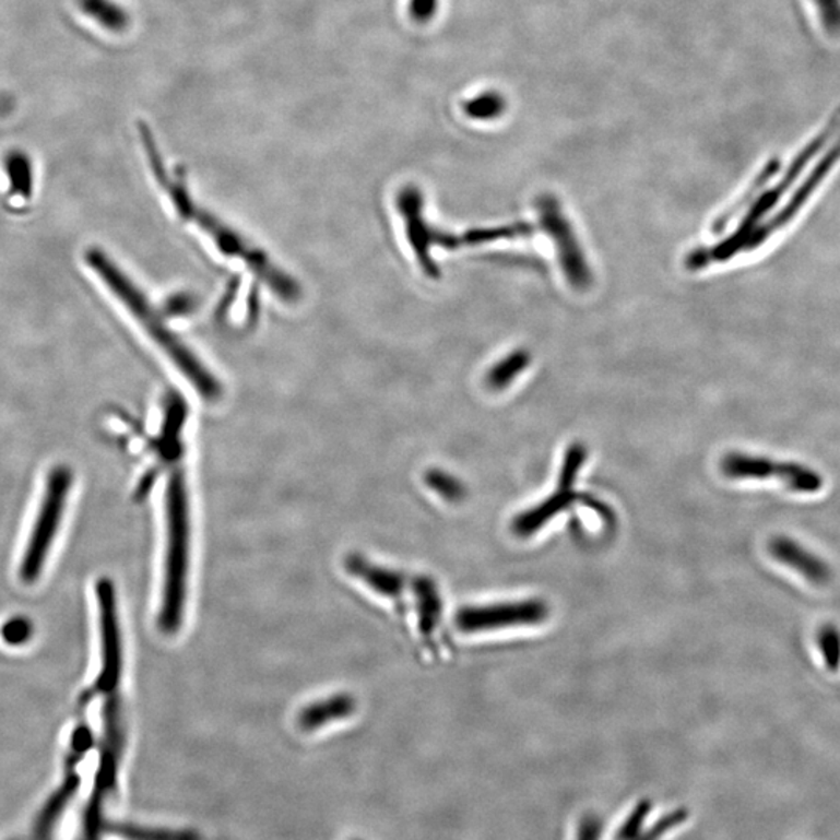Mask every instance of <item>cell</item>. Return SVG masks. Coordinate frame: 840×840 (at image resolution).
Returning a JSON list of instances; mask_svg holds the SVG:
<instances>
[{
	"mask_svg": "<svg viewBox=\"0 0 840 840\" xmlns=\"http://www.w3.org/2000/svg\"><path fill=\"white\" fill-rule=\"evenodd\" d=\"M537 209L542 227L556 244L557 256H559L565 277L576 289L582 292V289L589 288L592 285V271L587 265L585 257L582 255L578 240H576L573 227L565 218L556 198L552 196L539 198Z\"/></svg>",
	"mask_w": 840,
	"mask_h": 840,
	"instance_id": "cell-6",
	"label": "cell"
},
{
	"mask_svg": "<svg viewBox=\"0 0 840 840\" xmlns=\"http://www.w3.org/2000/svg\"><path fill=\"white\" fill-rule=\"evenodd\" d=\"M354 711L355 700L352 699V696H332L330 699L319 700V702L304 708L297 721H299L300 729L311 732V730L324 727L332 721L351 717Z\"/></svg>",
	"mask_w": 840,
	"mask_h": 840,
	"instance_id": "cell-10",
	"label": "cell"
},
{
	"mask_svg": "<svg viewBox=\"0 0 840 840\" xmlns=\"http://www.w3.org/2000/svg\"><path fill=\"white\" fill-rule=\"evenodd\" d=\"M79 777H69V779L66 780L64 786L61 788V791L50 800L49 805H47V808L44 809L42 821H39V840L47 839V832L50 830V825L54 824L55 819L58 817V814H60L61 809L64 808L66 803H68L69 798L72 797L73 792H75L76 788H79Z\"/></svg>",
	"mask_w": 840,
	"mask_h": 840,
	"instance_id": "cell-19",
	"label": "cell"
},
{
	"mask_svg": "<svg viewBox=\"0 0 840 840\" xmlns=\"http://www.w3.org/2000/svg\"><path fill=\"white\" fill-rule=\"evenodd\" d=\"M508 103H506L505 95L497 93V91H487L475 95V97L468 98L462 103V111L469 119L473 120H495L500 119L502 114L506 113Z\"/></svg>",
	"mask_w": 840,
	"mask_h": 840,
	"instance_id": "cell-14",
	"label": "cell"
},
{
	"mask_svg": "<svg viewBox=\"0 0 840 840\" xmlns=\"http://www.w3.org/2000/svg\"><path fill=\"white\" fill-rule=\"evenodd\" d=\"M427 484L430 489L441 495L447 501H460L465 495L464 486L449 473L442 471L428 472Z\"/></svg>",
	"mask_w": 840,
	"mask_h": 840,
	"instance_id": "cell-22",
	"label": "cell"
},
{
	"mask_svg": "<svg viewBox=\"0 0 840 840\" xmlns=\"http://www.w3.org/2000/svg\"><path fill=\"white\" fill-rule=\"evenodd\" d=\"M91 746V732L86 727H80L73 736V752L83 754Z\"/></svg>",
	"mask_w": 840,
	"mask_h": 840,
	"instance_id": "cell-25",
	"label": "cell"
},
{
	"mask_svg": "<svg viewBox=\"0 0 840 840\" xmlns=\"http://www.w3.org/2000/svg\"><path fill=\"white\" fill-rule=\"evenodd\" d=\"M548 616L549 605L545 601L527 600L461 608L454 618V625L461 632L476 634L506 627L537 626Z\"/></svg>",
	"mask_w": 840,
	"mask_h": 840,
	"instance_id": "cell-7",
	"label": "cell"
},
{
	"mask_svg": "<svg viewBox=\"0 0 840 840\" xmlns=\"http://www.w3.org/2000/svg\"><path fill=\"white\" fill-rule=\"evenodd\" d=\"M87 262L97 271L98 276L109 285V288L133 311L134 317L149 330L153 340L175 359L176 365L182 372H186L198 391L205 399H215L220 394V387L214 377L209 376L208 370L187 351L185 344L179 343L174 333L165 328L164 322L157 317L152 306L146 303L145 297L139 293V289H135L134 285L100 251L87 252Z\"/></svg>",
	"mask_w": 840,
	"mask_h": 840,
	"instance_id": "cell-1",
	"label": "cell"
},
{
	"mask_svg": "<svg viewBox=\"0 0 840 840\" xmlns=\"http://www.w3.org/2000/svg\"><path fill=\"white\" fill-rule=\"evenodd\" d=\"M352 573L359 576L366 584L372 587L379 593L388 596H398L403 590V578L384 568L366 563L365 559H351Z\"/></svg>",
	"mask_w": 840,
	"mask_h": 840,
	"instance_id": "cell-11",
	"label": "cell"
},
{
	"mask_svg": "<svg viewBox=\"0 0 840 840\" xmlns=\"http://www.w3.org/2000/svg\"><path fill=\"white\" fill-rule=\"evenodd\" d=\"M79 3L84 14L93 17L106 31L122 33L130 27V14L113 0H79Z\"/></svg>",
	"mask_w": 840,
	"mask_h": 840,
	"instance_id": "cell-12",
	"label": "cell"
},
{
	"mask_svg": "<svg viewBox=\"0 0 840 840\" xmlns=\"http://www.w3.org/2000/svg\"><path fill=\"white\" fill-rule=\"evenodd\" d=\"M416 593L419 598L421 626L425 632H430L438 625L441 615V600L438 589L428 579L422 578L416 582Z\"/></svg>",
	"mask_w": 840,
	"mask_h": 840,
	"instance_id": "cell-16",
	"label": "cell"
},
{
	"mask_svg": "<svg viewBox=\"0 0 840 840\" xmlns=\"http://www.w3.org/2000/svg\"><path fill=\"white\" fill-rule=\"evenodd\" d=\"M721 471L730 480H777L798 494H816L824 487V478L813 469L754 454L729 453L721 462Z\"/></svg>",
	"mask_w": 840,
	"mask_h": 840,
	"instance_id": "cell-4",
	"label": "cell"
},
{
	"mask_svg": "<svg viewBox=\"0 0 840 840\" xmlns=\"http://www.w3.org/2000/svg\"><path fill=\"white\" fill-rule=\"evenodd\" d=\"M439 10V0H410L409 14L416 24H428L435 20Z\"/></svg>",
	"mask_w": 840,
	"mask_h": 840,
	"instance_id": "cell-23",
	"label": "cell"
},
{
	"mask_svg": "<svg viewBox=\"0 0 840 840\" xmlns=\"http://www.w3.org/2000/svg\"><path fill=\"white\" fill-rule=\"evenodd\" d=\"M769 553L776 557L777 563L797 571L813 584L824 585L830 582L831 568L828 564L790 537L772 539L769 542Z\"/></svg>",
	"mask_w": 840,
	"mask_h": 840,
	"instance_id": "cell-9",
	"label": "cell"
},
{
	"mask_svg": "<svg viewBox=\"0 0 840 840\" xmlns=\"http://www.w3.org/2000/svg\"><path fill=\"white\" fill-rule=\"evenodd\" d=\"M817 646L825 665L831 671H838L840 666V632L835 626H821L817 632Z\"/></svg>",
	"mask_w": 840,
	"mask_h": 840,
	"instance_id": "cell-21",
	"label": "cell"
},
{
	"mask_svg": "<svg viewBox=\"0 0 840 840\" xmlns=\"http://www.w3.org/2000/svg\"><path fill=\"white\" fill-rule=\"evenodd\" d=\"M587 460V449L582 443H571L565 453L563 471H560L559 484L556 493L546 498L541 505L531 508L530 511L520 513L512 523L513 534L519 537H530L537 531H541L549 520H553L557 513L567 509L575 502H590L589 498L582 497L576 493L575 484L578 480L579 471Z\"/></svg>",
	"mask_w": 840,
	"mask_h": 840,
	"instance_id": "cell-5",
	"label": "cell"
},
{
	"mask_svg": "<svg viewBox=\"0 0 840 840\" xmlns=\"http://www.w3.org/2000/svg\"><path fill=\"white\" fill-rule=\"evenodd\" d=\"M534 234V226L528 223H517V225L489 227V229L469 230L465 236L458 238L460 245H478L486 241L501 240V238L531 237Z\"/></svg>",
	"mask_w": 840,
	"mask_h": 840,
	"instance_id": "cell-17",
	"label": "cell"
},
{
	"mask_svg": "<svg viewBox=\"0 0 840 840\" xmlns=\"http://www.w3.org/2000/svg\"><path fill=\"white\" fill-rule=\"evenodd\" d=\"M71 484L72 475L69 469L57 468L51 471L42 509H39L38 519H36L31 541H28L27 552H25L21 564V579L27 584L35 582L42 575L47 554H49L55 535L60 528Z\"/></svg>",
	"mask_w": 840,
	"mask_h": 840,
	"instance_id": "cell-3",
	"label": "cell"
},
{
	"mask_svg": "<svg viewBox=\"0 0 840 840\" xmlns=\"http://www.w3.org/2000/svg\"><path fill=\"white\" fill-rule=\"evenodd\" d=\"M7 170H9L11 185L22 196H31L32 190V167L31 161L22 153H11L7 159Z\"/></svg>",
	"mask_w": 840,
	"mask_h": 840,
	"instance_id": "cell-20",
	"label": "cell"
},
{
	"mask_svg": "<svg viewBox=\"0 0 840 840\" xmlns=\"http://www.w3.org/2000/svg\"><path fill=\"white\" fill-rule=\"evenodd\" d=\"M32 634V626L27 619L14 618L10 619L5 626L2 627V638L9 644H21L28 640Z\"/></svg>",
	"mask_w": 840,
	"mask_h": 840,
	"instance_id": "cell-24",
	"label": "cell"
},
{
	"mask_svg": "<svg viewBox=\"0 0 840 840\" xmlns=\"http://www.w3.org/2000/svg\"><path fill=\"white\" fill-rule=\"evenodd\" d=\"M167 563H165L164 603L159 625L165 632L181 626L189 571V501L185 476L176 472L167 493Z\"/></svg>",
	"mask_w": 840,
	"mask_h": 840,
	"instance_id": "cell-2",
	"label": "cell"
},
{
	"mask_svg": "<svg viewBox=\"0 0 840 840\" xmlns=\"http://www.w3.org/2000/svg\"><path fill=\"white\" fill-rule=\"evenodd\" d=\"M97 601L100 608L102 627V674L95 688L111 693L119 684L122 673V649H120L119 618H117L116 590L109 579L97 582Z\"/></svg>",
	"mask_w": 840,
	"mask_h": 840,
	"instance_id": "cell-8",
	"label": "cell"
},
{
	"mask_svg": "<svg viewBox=\"0 0 840 840\" xmlns=\"http://www.w3.org/2000/svg\"><path fill=\"white\" fill-rule=\"evenodd\" d=\"M531 355L528 351L512 352L508 357L502 358L500 363L494 366L487 374L486 383L490 390L501 391L508 388L511 381L517 379L520 372L530 366Z\"/></svg>",
	"mask_w": 840,
	"mask_h": 840,
	"instance_id": "cell-13",
	"label": "cell"
},
{
	"mask_svg": "<svg viewBox=\"0 0 840 840\" xmlns=\"http://www.w3.org/2000/svg\"><path fill=\"white\" fill-rule=\"evenodd\" d=\"M777 167H779V164H777L776 161H773L772 164H769L768 167L765 168V171L758 176L755 185L752 186L750 189H748L747 192L744 193V196L741 197L735 204L730 205L729 209H725V211L722 212V214L719 215L717 220H714L713 227H711L713 234H721L722 230L727 227L729 223L735 218V215L743 211L744 208H746L748 201L755 197V193H757L758 190H761V187L765 186L773 175H776Z\"/></svg>",
	"mask_w": 840,
	"mask_h": 840,
	"instance_id": "cell-18",
	"label": "cell"
},
{
	"mask_svg": "<svg viewBox=\"0 0 840 840\" xmlns=\"http://www.w3.org/2000/svg\"><path fill=\"white\" fill-rule=\"evenodd\" d=\"M109 831L128 840H203L196 831L161 830V828L134 827V825H113Z\"/></svg>",
	"mask_w": 840,
	"mask_h": 840,
	"instance_id": "cell-15",
	"label": "cell"
}]
</instances>
